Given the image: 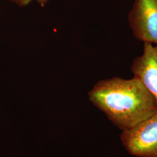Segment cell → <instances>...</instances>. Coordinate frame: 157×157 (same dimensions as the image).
Returning a JSON list of instances; mask_svg holds the SVG:
<instances>
[{
  "mask_svg": "<svg viewBox=\"0 0 157 157\" xmlns=\"http://www.w3.org/2000/svg\"><path fill=\"white\" fill-rule=\"evenodd\" d=\"M90 101L119 129H131L157 111V102L137 78L101 80L89 92Z\"/></svg>",
  "mask_w": 157,
  "mask_h": 157,
  "instance_id": "cell-1",
  "label": "cell"
},
{
  "mask_svg": "<svg viewBox=\"0 0 157 157\" xmlns=\"http://www.w3.org/2000/svg\"><path fill=\"white\" fill-rule=\"evenodd\" d=\"M121 140L132 155L157 157V111L135 127L123 130Z\"/></svg>",
  "mask_w": 157,
  "mask_h": 157,
  "instance_id": "cell-2",
  "label": "cell"
},
{
  "mask_svg": "<svg viewBox=\"0 0 157 157\" xmlns=\"http://www.w3.org/2000/svg\"><path fill=\"white\" fill-rule=\"evenodd\" d=\"M128 22L137 39L157 45V0H135Z\"/></svg>",
  "mask_w": 157,
  "mask_h": 157,
  "instance_id": "cell-3",
  "label": "cell"
},
{
  "mask_svg": "<svg viewBox=\"0 0 157 157\" xmlns=\"http://www.w3.org/2000/svg\"><path fill=\"white\" fill-rule=\"evenodd\" d=\"M131 71L134 78L140 81L157 102V45L144 43L143 54L133 59Z\"/></svg>",
  "mask_w": 157,
  "mask_h": 157,
  "instance_id": "cell-4",
  "label": "cell"
},
{
  "mask_svg": "<svg viewBox=\"0 0 157 157\" xmlns=\"http://www.w3.org/2000/svg\"><path fill=\"white\" fill-rule=\"evenodd\" d=\"M12 2H14L19 6H27L30 2L33 0H9ZM41 6H44L50 0H36Z\"/></svg>",
  "mask_w": 157,
  "mask_h": 157,
  "instance_id": "cell-5",
  "label": "cell"
}]
</instances>
